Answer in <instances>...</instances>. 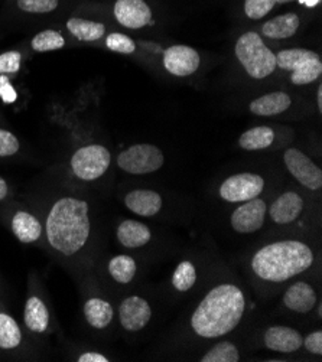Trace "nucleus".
Segmentation results:
<instances>
[{
	"label": "nucleus",
	"mask_w": 322,
	"mask_h": 362,
	"mask_svg": "<svg viewBox=\"0 0 322 362\" xmlns=\"http://www.w3.org/2000/svg\"><path fill=\"white\" fill-rule=\"evenodd\" d=\"M246 306V295L236 283L223 281L212 286L191 315V331L201 339L226 337L238 327Z\"/></svg>",
	"instance_id": "obj_1"
},
{
	"label": "nucleus",
	"mask_w": 322,
	"mask_h": 362,
	"mask_svg": "<svg viewBox=\"0 0 322 362\" xmlns=\"http://www.w3.org/2000/svg\"><path fill=\"white\" fill-rule=\"evenodd\" d=\"M315 262L312 247L301 240H279L258 248L250 272L263 283L280 284L308 272Z\"/></svg>",
	"instance_id": "obj_2"
},
{
	"label": "nucleus",
	"mask_w": 322,
	"mask_h": 362,
	"mask_svg": "<svg viewBox=\"0 0 322 362\" xmlns=\"http://www.w3.org/2000/svg\"><path fill=\"white\" fill-rule=\"evenodd\" d=\"M45 233L50 245L59 255H77L91 234L88 204L76 197L57 199L47 215Z\"/></svg>",
	"instance_id": "obj_3"
},
{
	"label": "nucleus",
	"mask_w": 322,
	"mask_h": 362,
	"mask_svg": "<svg viewBox=\"0 0 322 362\" xmlns=\"http://www.w3.org/2000/svg\"><path fill=\"white\" fill-rule=\"evenodd\" d=\"M236 57L248 77L263 80L272 76L276 66V55L268 48L256 32L243 33L236 42Z\"/></svg>",
	"instance_id": "obj_4"
},
{
	"label": "nucleus",
	"mask_w": 322,
	"mask_h": 362,
	"mask_svg": "<svg viewBox=\"0 0 322 362\" xmlns=\"http://www.w3.org/2000/svg\"><path fill=\"white\" fill-rule=\"evenodd\" d=\"M276 66L292 71L291 83L295 86H308L316 81L322 74L321 57L305 48L283 49L276 54Z\"/></svg>",
	"instance_id": "obj_5"
},
{
	"label": "nucleus",
	"mask_w": 322,
	"mask_h": 362,
	"mask_svg": "<svg viewBox=\"0 0 322 362\" xmlns=\"http://www.w3.org/2000/svg\"><path fill=\"white\" fill-rule=\"evenodd\" d=\"M165 163L163 152L154 144H133L117 156V166L129 175H149Z\"/></svg>",
	"instance_id": "obj_6"
},
{
	"label": "nucleus",
	"mask_w": 322,
	"mask_h": 362,
	"mask_svg": "<svg viewBox=\"0 0 322 362\" xmlns=\"http://www.w3.org/2000/svg\"><path fill=\"white\" fill-rule=\"evenodd\" d=\"M110 162L112 155L109 149H105L101 144H87L71 158V169L79 179L91 182L107 172Z\"/></svg>",
	"instance_id": "obj_7"
},
{
	"label": "nucleus",
	"mask_w": 322,
	"mask_h": 362,
	"mask_svg": "<svg viewBox=\"0 0 322 362\" xmlns=\"http://www.w3.org/2000/svg\"><path fill=\"white\" fill-rule=\"evenodd\" d=\"M266 180L259 173L243 172L224 179L219 187V197L229 204H241L262 195Z\"/></svg>",
	"instance_id": "obj_8"
},
{
	"label": "nucleus",
	"mask_w": 322,
	"mask_h": 362,
	"mask_svg": "<svg viewBox=\"0 0 322 362\" xmlns=\"http://www.w3.org/2000/svg\"><path fill=\"white\" fill-rule=\"evenodd\" d=\"M283 162L297 182L309 191H319L322 187V170L304 152L289 148L283 153Z\"/></svg>",
	"instance_id": "obj_9"
},
{
	"label": "nucleus",
	"mask_w": 322,
	"mask_h": 362,
	"mask_svg": "<svg viewBox=\"0 0 322 362\" xmlns=\"http://www.w3.org/2000/svg\"><path fill=\"white\" fill-rule=\"evenodd\" d=\"M268 215V204L262 198L241 202L230 215V226L238 234H252L259 231Z\"/></svg>",
	"instance_id": "obj_10"
},
{
	"label": "nucleus",
	"mask_w": 322,
	"mask_h": 362,
	"mask_svg": "<svg viewBox=\"0 0 322 362\" xmlns=\"http://www.w3.org/2000/svg\"><path fill=\"white\" fill-rule=\"evenodd\" d=\"M165 69L175 77H190L198 71L200 54L188 45H172L163 52L162 58Z\"/></svg>",
	"instance_id": "obj_11"
},
{
	"label": "nucleus",
	"mask_w": 322,
	"mask_h": 362,
	"mask_svg": "<svg viewBox=\"0 0 322 362\" xmlns=\"http://www.w3.org/2000/svg\"><path fill=\"white\" fill-rule=\"evenodd\" d=\"M152 319V308L146 299L129 296L119 306V320L127 332H140Z\"/></svg>",
	"instance_id": "obj_12"
},
{
	"label": "nucleus",
	"mask_w": 322,
	"mask_h": 362,
	"mask_svg": "<svg viewBox=\"0 0 322 362\" xmlns=\"http://www.w3.org/2000/svg\"><path fill=\"white\" fill-rule=\"evenodd\" d=\"M269 216L277 226H289L295 223L305 211V199L295 191H284L270 204Z\"/></svg>",
	"instance_id": "obj_13"
},
{
	"label": "nucleus",
	"mask_w": 322,
	"mask_h": 362,
	"mask_svg": "<svg viewBox=\"0 0 322 362\" xmlns=\"http://www.w3.org/2000/svg\"><path fill=\"white\" fill-rule=\"evenodd\" d=\"M282 302L288 310L305 315L314 310V308L318 305V296L312 284L304 280H298L286 288Z\"/></svg>",
	"instance_id": "obj_14"
},
{
	"label": "nucleus",
	"mask_w": 322,
	"mask_h": 362,
	"mask_svg": "<svg viewBox=\"0 0 322 362\" xmlns=\"http://www.w3.org/2000/svg\"><path fill=\"white\" fill-rule=\"evenodd\" d=\"M115 18L129 29H140L152 21V11L143 0H117L115 4Z\"/></svg>",
	"instance_id": "obj_15"
},
{
	"label": "nucleus",
	"mask_w": 322,
	"mask_h": 362,
	"mask_svg": "<svg viewBox=\"0 0 322 362\" xmlns=\"http://www.w3.org/2000/svg\"><path fill=\"white\" fill-rule=\"evenodd\" d=\"M302 335L291 327L275 325L263 335V344L269 351L279 354H294L302 348Z\"/></svg>",
	"instance_id": "obj_16"
},
{
	"label": "nucleus",
	"mask_w": 322,
	"mask_h": 362,
	"mask_svg": "<svg viewBox=\"0 0 322 362\" xmlns=\"http://www.w3.org/2000/svg\"><path fill=\"white\" fill-rule=\"evenodd\" d=\"M126 208L143 218H151L161 212L163 206L162 197L154 189H133L125 197Z\"/></svg>",
	"instance_id": "obj_17"
},
{
	"label": "nucleus",
	"mask_w": 322,
	"mask_h": 362,
	"mask_svg": "<svg viewBox=\"0 0 322 362\" xmlns=\"http://www.w3.org/2000/svg\"><path fill=\"white\" fill-rule=\"evenodd\" d=\"M292 105V98L283 91H275L265 94L250 103L248 108L255 116L273 117L284 113Z\"/></svg>",
	"instance_id": "obj_18"
},
{
	"label": "nucleus",
	"mask_w": 322,
	"mask_h": 362,
	"mask_svg": "<svg viewBox=\"0 0 322 362\" xmlns=\"http://www.w3.org/2000/svg\"><path fill=\"white\" fill-rule=\"evenodd\" d=\"M116 237L123 247L136 250L146 245L152 240V231L146 224L140 221L125 220L117 226Z\"/></svg>",
	"instance_id": "obj_19"
},
{
	"label": "nucleus",
	"mask_w": 322,
	"mask_h": 362,
	"mask_svg": "<svg viewBox=\"0 0 322 362\" xmlns=\"http://www.w3.org/2000/svg\"><path fill=\"white\" fill-rule=\"evenodd\" d=\"M12 231L15 237L22 244H32L37 243L42 235V224L37 218V216L32 215L28 211H18L11 223Z\"/></svg>",
	"instance_id": "obj_20"
},
{
	"label": "nucleus",
	"mask_w": 322,
	"mask_h": 362,
	"mask_svg": "<svg viewBox=\"0 0 322 362\" xmlns=\"http://www.w3.org/2000/svg\"><path fill=\"white\" fill-rule=\"evenodd\" d=\"M23 322L33 334H44L50 325V312L47 305L38 296H30L23 309Z\"/></svg>",
	"instance_id": "obj_21"
},
{
	"label": "nucleus",
	"mask_w": 322,
	"mask_h": 362,
	"mask_svg": "<svg viewBox=\"0 0 322 362\" xmlns=\"http://www.w3.org/2000/svg\"><path fill=\"white\" fill-rule=\"evenodd\" d=\"M301 19L297 13H283L279 15L262 26V32L270 40H288L298 32Z\"/></svg>",
	"instance_id": "obj_22"
},
{
	"label": "nucleus",
	"mask_w": 322,
	"mask_h": 362,
	"mask_svg": "<svg viewBox=\"0 0 322 362\" xmlns=\"http://www.w3.org/2000/svg\"><path fill=\"white\" fill-rule=\"evenodd\" d=\"M84 316L91 328L105 329L115 317V310L107 300L101 298H91L84 305Z\"/></svg>",
	"instance_id": "obj_23"
},
{
	"label": "nucleus",
	"mask_w": 322,
	"mask_h": 362,
	"mask_svg": "<svg viewBox=\"0 0 322 362\" xmlns=\"http://www.w3.org/2000/svg\"><path fill=\"white\" fill-rule=\"evenodd\" d=\"M273 141H275V132L268 126L248 129L238 139L240 148L247 152L268 149L272 146Z\"/></svg>",
	"instance_id": "obj_24"
},
{
	"label": "nucleus",
	"mask_w": 322,
	"mask_h": 362,
	"mask_svg": "<svg viewBox=\"0 0 322 362\" xmlns=\"http://www.w3.org/2000/svg\"><path fill=\"white\" fill-rule=\"evenodd\" d=\"M67 29L69 30L71 35L76 36L79 41H86V42L97 41L105 33V28L103 23L80 19V18L69 19L67 22Z\"/></svg>",
	"instance_id": "obj_25"
},
{
	"label": "nucleus",
	"mask_w": 322,
	"mask_h": 362,
	"mask_svg": "<svg viewBox=\"0 0 322 362\" xmlns=\"http://www.w3.org/2000/svg\"><path fill=\"white\" fill-rule=\"evenodd\" d=\"M107 270H109V274L116 283L129 284L130 281H133L137 273V263L133 257L127 255H119L109 262Z\"/></svg>",
	"instance_id": "obj_26"
},
{
	"label": "nucleus",
	"mask_w": 322,
	"mask_h": 362,
	"mask_svg": "<svg viewBox=\"0 0 322 362\" xmlns=\"http://www.w3.org/2000/svg\"><path fill=\"white\" fill-rule=\"evenodd\" d=\"M22 344V331L18 322L8 313L0 312V348L15 349Z\"/></svg>",
	"instance_id": "obj_27"
},
{
	"label": "nucleus",
	"mask_w": 322,
	"mask_h": 362,
	"mask_svg": "<svg viewBox=\"0 0 322 362\" xmlns=\"http://www.w3.org/2000/svg\"><path fill=\"white\" fill-rule=\"evenodd\" d=\"M197 279H198V274H197L195 264L190 260H184L175 267L171 281L175 291L185 293V292H190L195 286Z\"/></svg>",
	"instance_id": "obj_28"
},
{
	"label": "nucleus",
	"mask_w": 322,
	"mask_h": 362,
	"mask_svg": "<svg viewBox=\"0 0 322 362\" xmlns=\"http://www.w3.org/2000/svg\"><path fill=\"white\" fill-rule=\"evenodd\" d=\"M201 362H237L240 361L238 348L230 341H222L208 349L200 359Z\"/></svg>",
	"instance_id": "obj_29"
},
{
	"label": "nucleus",
	"mask_w": 322,
	"mask_h": 362,
	"mask_svg": "<svg viewBox=\"0 0 322 362\" xmlns=\"http://www.w3.org/2000/svg\"><path fill=\"white\" fill-rule=\"evenodd\" d=\"M65 45V40L64 36L52 29H47L42 30L40 33H37L32 38L30 47L33 51L37 52H48V51H57L64 48Z\"/></svg>",
	"instance_id": "obj_30"
},
{
	"label": "nucleus",
	"mask_w": 322,
	"mask_h": 362,
	"mask_svg": "<svg viewBox=\"0 0 322 362\" xmlns=\"http://www.w3.org/2000/svg\"><path fill=\"white\" fill-rule=\"evenodd\" d=\"M276 5V0H244V13L248 19L265 18Z\"/></svg>",
	"instance_id": "obj_31"
},
{
	"label": "nucleus",
	"mask_w": 322,
	"mask_h": 362,
	"mask_svg": "<svg viewBox=\"0 0 322 362\" xmlns=\"http://www.w3.org/2000/svg\"><path fill=\"white\" fill-rule=\"evenodd\" d=\"M105 47L109 48L113 52H119V54H133L136 51V44L133 42L132 38H129L127 35L125 33H110L107 36L105 40Z\"/></svg>",
	"instance_id": "obj_32"
},
{
	"label": "nucleus",
	"mask_w": 322,
	"mask_h": 362,
	"mask_svg": "<svg viewBox=\"0 0 322 362\" xmlns=\"http://www.w3.org/2000/svg\"><path fill=\"white\" fill-rule=\"evenodd\" d=\"M59 0H18L21 11L28 13H50L58 8Z\"/></svg>",
	"instance_id": "obj_33"
},
{
	"label": "nucleus",
	"mask_w": 322,
	"mask_h": 362,
	"mask_svg": "<svg viewBox=\"0 0 322 362\" xmlns=\"http://www.w3.org/2000/svg\"><path fill=\"white\" fill-rule=\"evenodd\" d=\"M19 151V140L9 130L0 129V158L13 156Z\"/></svg>",
	"instance_id": "obj_34"
},
{
	"label": "nucleus",
	"mask_w": 322,
	"mask_h": 362,
	"mask_svg": "<svg viewBox=\"0 0 322 362\" xmlns=\"http://www.w3.org/2000/svg\"><path fill=\"white\" fill-rule=\"evenodd\" d=\"M22 55L18 51H9L0 55V74H15L19 71Z\"/></svg>",
	"instance_id": "obj_35"
},
{
	"label": "nucleus",
	"mask_w": 322,
	"mask_h": 362,
	"mask_svg": "<svg viewBox=\"0 0 322 362\" xmlns=\"http://www.w3.org/2000/svg\"><path fill=\"white\" fill-rule=\"evenodd\" d=\"M302 345L309 354L321 356L322 355V331L318 329L308 334L305 339H302Z\"/></svg>",
	"instance_id": "obj_36"
},
{
	"label": "nucleus",
	"mask_w": 322,
	"mask_h": 362,
	"mask_svg": "<svg viewBox=\"0 0 322 362\" xmlns=\"http://www.w3.org/2000/svg\"><path fill=\"white\" fill-rule=\"evenodd\" d=\"M0 98H2L6 104H11L18 98L16 90L12 87L9 78L5 74H0Z\"/></svg>",
	"instance_id": "obj_37"
},
{
	"label": "nucleus",
	"mask_w": 322,
	"mask_h": 362,
	"mask_svg": "<svg viewBox=\"0 0 322 362\" xmlns=\"http://www.w3.org/2000/svg\"><path fill=\"white\" fill-rule=\"evenodd\" d=\"M79 362H109L110 359L98 352H86L79 356Z\"/></svg>",
	"instance_id": "obj_38"
},
{
	"label": "nucleus",
	"mask_w": 322,
	"mask_h": 362,
	"mask_svg": "<svg viewBox=\"0 0 322 362\" xmlns=\"http://www.w3.org/2000/svg\"><path fill=\"white\" fill-rule=\"evenodd\" d=\"M9 194V187L6 184V180L0 176V201H4Z\"/></svg>",
	"instance_id": "obj_39"
},
{
	"label": "nucleus",
	"mask_w": 322,
	"mask_h": 362,
	"mask_svg": "<svg viewBox=\"0 0 322 362\" xmlns=\"http://www.w3.org/2000/svg\"><path fill=\"white\" fill-rule=\"evenodd\" d=\"M316 104H318V112H322V86H318V91H316Z\"/></svg>",
	"instance_id": "obj_40"
},
{
	"label": "nucleus",
	"mask_w": 322,
	"mask_h": 362,
	"mask_svg": "<svg viewBox=\"0 0 322 362\" xmlns=\"http://www.w3.org/2000/svg\"><path fill=\"white\" fill-rule=\"evenodd\" d=\"M289 2H295V0H276V4H282V5L289 4Z\"/></svg>",
	"instance_id": "obj_41"
}]
</instances>
